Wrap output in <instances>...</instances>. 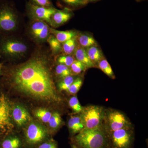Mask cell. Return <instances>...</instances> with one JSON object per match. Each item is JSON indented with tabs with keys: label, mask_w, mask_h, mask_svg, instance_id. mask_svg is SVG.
Returning a JSON list of instances; mask_svg holds the SVG:
<instances>
[{
	"label": "cell",
	"mask_w": 148,
	"mask_h": 148,
	"mask_svg": "<svg viewBox=\"0 0 148 148\" xmlns=\"http://www.w3.org/2000/svg\"><path fill=\"white\" fill-rule=\"evenodd\" d=\"M97 67L111 78L112 79L115 78V76L110 65L104 57L98 63Z\"/></svg>",
	"instance_id": "21"
},
{
	"label": "cell",
	"mask_w": 148,
	"mask_h": 148,
	"mask_svg": "<svg viewBox=\"0 0 148 148\" xmlns=\"http://www.w3.org/2000/svg\"><path fill=\"white\" fill-rule=\"evenodd\" d=\"M57 9L36 5L30 1L26 5V13L29 20L45 21L50 26L51 18Z\"/></svg>",
	"instance_id": "11"
},
{
	"label": "cell",
	"mask_w": 148,
	"mask_h": 148,
	"mask_svg": "<svg viewBox=\"0 0 148 148\" xmlns=\"http://www.w3.org/2000/svg\"><path fill=\"white\" fill-rule=\"evenodd\" d=\"M53 57L49 48L44 44L36 45L27 61L14 66L3 64L1 77L10 87L32 98L60 102L51 71Z\"/></svg>",
	"instance_id": "1"
},
{
	"label": "cell",
	"mask_w": 148,
	"mask_h": 148,
	"mask_svg": "<svg viewBox=\"0 0 148 148\" xmlns=\"http://www.w3.org/2000/svg\"><path fill=\"white\" fill-rule=\"evenodd\" d=\"M11 106L7 95L0 94V138L13 132L14 126L11 116Z\"/></svg>",
	"instance_id": "7"
},
{
	"label": "cell",
	"mask_w": 148,
	"mask_h": 148,
	"mask_svg": "<svg viewBox=\"0 0 148 148\" xmlns=\"http://www.w3.org/2000/svg\"><path fill=\"white\" fill-rule=\"evenodd\" d=\"M61 123L62 118L61 115L58 112H56L52 114L48 123L50 128L55 131L59 128Z\"/></svg>",
	"instance_id": "24"
},
{
	"label": "cell",
	"mask_w": 148,
	"mask_h": 148,
	"mask_svg": "<svg viewBox=\"0 0 148 148\" xmlns=\"http://www.w3.org/2000/svg\"><path fill=\"white\" fill-rule=\"evenodd\" d=\"M68 6L77 8L86 5L85 0H60Z\"/></svg>",
	"instance_id": "31"
},
{
	"label": "cell",
	"mask_w": 148,
	"mask_h": 148,
	"mask_svg": "<svg viewBox=\"0 0 148 148\" xmlns=\"http://www.w3.org/2000/svg\"><path fill=\"white\" fill-rule=\"evenodd\" d=\"M83 81L82 78L77 77L71 85L67 92L71 95H75L78 92L82 86Z\"/></svg>",
	"instance_id": "29"
},
{
	"label": "cell",
	"mask_w": 148,
	"mask_h": 148,
	"mask_svg": "<svg viewBox=\"0 0 148 148\" xmlns=\"http://www.w3.org/2000/svg\"><path fill=\"white\" fill-rule=\"evenodd\" d=\"M73 15V12L70 8H65L61 10L56 9L51 18L50 27L54 29L61 27L68 22Z\"/></svg>",
	"instance_id": "12"
},
{
	"label": "cell",
	"mask_w": 148,
	"mask_h": 148,
	"mask_svg": "<svg viewBox=\"0 0 148 148\" xmlns=\"http://www.w3.org/2000/svg\"><path fill=\"white\" fill-rule=\"evenodd\" d=\"M73 55L76 60L82 63L87 69L96 67L88 57L85 49L79 45L77 42L76 47Z\"/></svg>",
	"instance_id": "15"
},
{
	"label": "cell",
	"mask_w": 148,
	"mask_h": 148,
	"mask_svg": "<svg viewBox=\"0 0 148 148\" xmlns=\"http://www.w3.org/2000/svg\"><path fill=\"white\" fill-rule=\"evenodd\" d=\"M105 110L100 106H89L83 108L79 115L84 129L98 128L103 125Z\"/></svg>",
	"instance_id": "6"
},
{
	"label": "cell",
	"mask_w": 148,
	"mask_h": 148,
	"mask_svg": "<svg viewBox=\"0 0 148 148\" xmlns=\"http://www.w3.org/2000/svg\"><path fill=\"white\" fill-rule=\"evenodd\" d=\"M68 127L72 135H77L84 129L82 120L80 115L72 116L68 122Z\"/></svg>",
	"instance_id": "18"
},
{
	"label": "cell",
	"mask_w": 148,
	"mask_h": 148,
	"mask_svg": "<svg viewBox=\"0 0 148 148\" xmlns=\"http://www.w3.org/2000/svg\"><path fill=\"white\" fill-rule=\"evenodd\" d=\"M100 1V0H85V2L86 4L90 2H94L97 1Z\"/></svg>",
	"instance_id": "34"
},
{
	"label": "cell",
	"mask_w": 148,
	"mask_h": 148,
	"mask_svg": "<svg viewBox=\"0 0 148 148\" xmlns=\"http://www.w3.org/2000/svg\"><path fill=\"white\" fill-rule=\"evenodd\" d=\"M21 15L14 3L0 0V35L15 34L21 26Z\"/></svg>",
	"instance_id": "3"
},
{
	"label": "cell",
	"mask_w": 148,
	"mask_h": 148,
	"mask_svg": "<svg viewBox=\"0 0 148 148\" xmlns=\"http://www.w3.org/2000/svg\"><path fill=\"white\" fill-rule=\"evenodd\" d=\"M12 118L16 124L21 127L32 120L29 112L23 106L16 105L11 108Z\"/></svg>",
	"instance_id": "13"
},
{
	"label": "cell",
	"mask_w": 148,
	"mask_h": 148,
	"mask_svg": "<svg viewBox=\"0 0 148 148\" xmlns=\"http://www.w3.org/2000/svg\"><path fill=\"white\" fill-rule=\"evenodd\" d=\"M49 139V133L42 126L38 123H30L25 130L24 140L25 146L30 147H36Z\"/></svg>",
	"instance_id": "9"
},
{
	"label": "cell",
	"mask_w": 148,
	"mask_h": 148,
	"mask_svg": "<svg viewBox=\"0 0 148 148\" xmlns=\"http://www.w3.org/2000/svg\"><path fill=\"white\" fill-rule=\"evenodd\" d=\"M3 64V63H0V77H1V75Z\"/></svg>",
	"instance_id": "35"
},
{
	"label": "cell",
	"mask_w": 148,
	"mask_h": 148,
	"mask_svg": "<svg viewBox=\"0 0 148 148\" xmlns=\"http://www.w3.org/2000/svg\"><path fill=\"white\" fill-rule=\"evenodd\" d=\"M69 105L75 113H79L82 110L83 107L80 104L78 99L76 96H73L70 98L69 101Z\"/></svg>",
	"instance_id": "30"
},
{
	"label": "cell",
	"mask_w": 148,
	"mask_h": 148,
	"mask_svg": "<svg viewBox=\"0 0 148 148\" xmlns=\"http://www.w3.org/2000/svg\"><path fill=\"white\" fill-rule=\"evenodd\" d=\"M31 2L36 5L45 7H54L51 0H30Z\"/></svg>",
	"instance_id": "33"
},
{
	"label": "cell",
	"mask_w": 148,
	"mask_h": 148,
	"mask_svg": "<svg viewBox=\"0 0 148 148\" xmlns=\"http://www.w3.org/2000/svg\"><path fill=\"white\" fill-rule=\"evenodd\" d=\"M50 29L49 25L45 21L30 20L26 27V33L29 39L36 45H40L47 42L51 34Z\"/></svg>",
	"instance_id": "5"
},
{
	"label": "cell",
	"mask_w": 148,
	"mask_h": 148,
	"mask_svg": "<svg viewBox=\"0 0 148 148\" xmlns=\"http://www.w3.org/2000/svg\"><path fill=\"white\" fill-rule=\"evenodd\" d=\"M1 91H0V94H1Z\"/></svg>",
	"instance_id": "38"
},
{
	"label": "cell",
	"mask_w": 148,
	"mask_h": 148,
	"mask_svg": "<svg viewBox=\"0 0 148 148\" xmlns=\"http://www.w3.org/2000/svg\"><path fill=\"white\" fill-rule=\"evenodd\" d=\"M76 38V37L61 44L63 54L73 55L77 45Z\"/></svg>",
	"instance_id": "22"
},
{
	"label": "cell",
	"mask_w": 148,
	"mask_h": 148,
	"mask_svg": "<svg viewBox=\"0 0 148 148\" xmlns=\"http://www.w3.org/2000/svg\"><path fill=\"white\" fill-rule=\"evenodd\" d=\"M27 40L15 34L0 35V58L8 61H18L31 53Z\"/></svg>",
	"instance_id": "2"
},
{
	"label": "cell",
	"mask_w": 148,
	"mask_h": 148,
	"mask_svg": "<svg viewBox=\"0 0 148 148\" xmlns=\"http://www.w3.org/2000/svg\"><path fill=\"white\" fill-rule=\"evenodd\" d=\"M13 132L0 138V148H24L26 146L24 140L13 135Z\"/></svg>",
	"instance_id": "14"
},
{
	"label": "cell",
	"mask_w": 148,
	"mask_h": 148,
	"mask_svg": "<svg viewBox=\"0 0 148 148\" xmlns=\"http://www.w3.org/2000/svg\"><path fill=\"white\" fill-rule=\"evenodd\" d=\"M73 140L79 148H110L108 135L103 125L95 129H84Z\"/></svg>",
	"instance_id": "4"
},
{
	"label": "cell",
	"mask_w": 148,
	"mask_h": 148,
	"mask_svg": "<svg viewBox=\"0 0 148 148\" xmlns=\"http://www.w3.org/2000/svg\"><path fill=\"white\" fill-rule=\"evenodd\" d=\"M55 74L56 76L61 79L73 75L70 67L61 64H58L56 65L55 69Z\"/></svg>",
	"instance_id": "23"
},
{
	"label": "cell",
	"mask_w": 148,
	"mask_h": 148,
	"mask_svg": "<svg viewBox=\"0 0 148 148\" xmlns=\"http://www.w3.org/2000/svg\"><path fill=\"white\" fill-rule=\"evenodd\" d=\"M52 113L47 109L40 108L35 112V116L44 123H48Z\"/></svg>",
	"instance_id": "25"
},
{
	"label": "cell",
	"mask_w": 148,
	"mask_h": 148,
	"mask_svg": "<svg viewBox=\"0 0 148 148\" xmlns=\"http://www.w3.org/2000/svg\"><path fill=\"white\" fill-rule=\"evenodd\" d=\"M76 78L75 76L72 75L60 80L58 84V90L60 91H67Z\"/></svg>",
	"instance_id": "26"
},
{
	"label": "cell",
	"mask_w": 148,
	"mask_h": 148,
	"mask_svg": "<svg viewBox=\"0 0 148 148\" xmlns=\"http://www.w3.org/2000/svg\"><path fill=\"white\" fill-rule=\"evenodd\" d=\"M71 148H79V147H77V146L76 145H72L71 146Z\"/></svg>",
	"instance_id": "36"
},
{
	"label": "cell",
	"mask_w": 148,
	"mask_h": 148,
	"mask_svg": "<svg viewBox=\"0 0 148 148\" xmlns=\"http://www.w3.org/2000/svg\"><path fill=\"white\" fill-rule=\"evenodd\" d=\"M103 125L108 135L118 130L131 126L124 114L113 110L105 111Z\"/></svg>",
	"instance_id": "8"
},
{
	"label": "cell",
	"mask_w": 148,
	"mask_h": 148,
	"mask_svg": "<svg viewBox=\"0 0 148 148\" xmlns=\"http://www.w3.org/2000/svg\"><path fill=\"white\" fill-rule=\"evenodd\" d=\"M137 1H143V0H136Z\"/></svg>",
	"instance_id": "37"
},
{
	"label": "cell",
	"mask_w": 148,
	"mask_h": 148,
	"mask_svg": "<svg viewBox=\"0 0 148 148\" xmlns=\"http://www.w3.org/2000/svg\"><path fill=\"white\" fill-rule=\"evenodd\" d=\"M108 136L110 148H130L134 140L131 126L118 130Z\"/></svg>",
	"instance_id": "10"
},
{
	"label": "cell",
	"mask_w": 148,
	"mask_h": 148,
	"mask_svg": "<svg viewBox=\"0 0 148 148\" xmlns=\"http://www.w3.org/2000/svg\"><path fill=\"white\" fill-rule=\"evenodd\" d=\"M72 75H76L84 72L87 70L86 66L81 62L75 59L73 64L70 67Z\"/></svg>",
	"instance_id": "27"
},
{
	"label": "cell",
	"mask_w": 148,
	"mask_h": 148,
	"mask_svg": "<svg viewBox=\"0 0 148 148\" xmlns=\"http://www.w3.org/2000/svg\"><path fill=\"white\" fill-rule=\"evenodd\" d=\"M50 31L51 34L53 35L61 44L75 38L78 33L75 30L58 31L51 27H50Z\"/></svg>",
	"instance_id": "16"
},
{
	"label": "cell",
	"mask_w": 148,
	"mask_h": 148,
	"mask_svg": "<svg viewBox=\"0 0 148 148\" xmlns=\"http://www.w3.org/2000/svg\"><path fill=\"white\" fill-rule=\"evenodd\" d=\"M85 49L90 61L95 67H97L98 63L104 57L102 51L97 45L92 46Z\"/></svg>",
	"instance_id": "19"
},
{
	"label": "cell",
	"mask_w": 148,
	"mask_h": 148,
	"mask_svg": "<svg viewBox=\"0 0 148 148\" xmlns=\"http://www.w3.org/2000/svg\"><path fill=\"white\" fill-rule=\"evenodd\" d=\"M76 39L77 43L84 49L97 45V42L93 37L86 33H78Z\"/></svg>",
	"instance_id": "17"
},
{
	"label": "cell",
	"mask_w": 148,
	"mask_h": 148,
	"mask_svg": "<svg viewBox=\"0 0 148 148\" xmlns=\"http://www.w3.org/2000/svg\"><path fill=\"white\" fill-rule=\"evenodd\" d=\"M58 56L56 58L57 64H64L69 67H70L75 59L73 55H66L63 53Z\"/></svg>",
	"instance_id": "28"
},
{
	"label": "cell",
	"mask_w": 148,
	"mask_h": 148,
	"mask_svg": "<svg viewBox=\"0 0 148 148\" xmlns=\"http://www.w3.org/2000/svg\"><path fill=\"white\" fill-rule=\"evenodd\" d=\"M47 42L48 43L51 53L53 56L60 55L63 52L62 44L53 35L51 34Z\"/></svg>",
	"instance_id": "20"
},
{
	"label": "cell",
	"mask_w": 148,
	"mask_h": 148,
	"mask_svg": "<svg viewBox=\"0 0 148 148\" xmlns=\"http://www.w3.org/2000/svg\"><path fill=\"white\" fill-rule=\"evenodd\" d=\"M36 148H58L57 143L54 140L49 139L41 143Z\"/></svg>",
	"instance_id": "32"
}]
</instances>
